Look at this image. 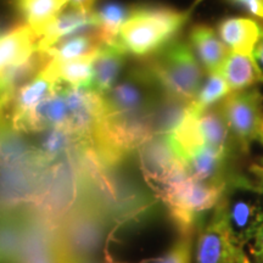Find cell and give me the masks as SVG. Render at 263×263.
<instances>
[{
    "label": "cell",
    "mask_w": 263,
    "mask_h": 263,
    "mask_svg": "<svg viewBox=\"0 0 263 263\" xmlns=\"http://www.w3.org/2000/svg\"><path fill=\"white\" fill-rule=\"evenodd\" d=\"M193 8L177 11L167 8H139L129 12L118 32L117 42L126 52L144 57L153 54L167 43L188 21Z\"/></svg>",
    "instance_id": "cell-1"
},
{
    "label": "cell",
    "mask_w": 263,
    "mask_h": 263,
    "mask_svg": "<svg viewBox=\"0 0 263 263\" xmlns=\"http://www.w3.org/2000/svg\"><path fill=\"white\" fill-rule=\"evenodd\" d=\"M146 70L164 94L192 103L203 83V67L185 41L167 43L151 59Z\"/></svg>",
    "instance_id": "cell-2"
},
{
    "label": "cell",
    "mask_w": 263,
    "mask_h": 263,
    "mask_svg": "<svg viewBox=\"0 0 263 263\" xmlns=\"http://www.w3.org/2000/svg\"><path fill=\"white\" fill-rule=\"evenodd\" d=\"M229 182H201L183 174L159 193L168 207L174 223L180 232L190 234L197 217L215 209L224 196Z\"/></svg>",
    "instance_id": "cell-3"
},
{
    "label": "cell",
    "mask_w": 263,
    "mask_h": 263,
    "mask_svg": "<svg viewBox=\"0 0 263 263\" xmlns=\"http://www.w3.org/2000/svg\"><path fill=\"white\" fill-rule=\"evenodd\" d=\"M235 145L248 154L263 133V95L258 88L232 91L221 101Z\"/></svg>",
    "instance_id": "cell-4"
},
{
    "label": "cell",
    "mask_w": 263,
    "mask_h": 263,
    "mask_svg": "<svg viewBox=\"0 0 263 263\" xmlns=\"http://www.w3.org/2000/svg\"><path fill=\"white\" fill-rule=\"evenodd\" d=\"M103 223L94 206H82L66 213L59 223V238L62 251L68 261L88 259L100 245Z\"/></svg>",
    "instance_id": "cell-5"
},
{
    "label": "cell",
    "mask_w": 263,
    "mask_h": 263,
    "mask_svg": "<svg viewBox=\"0 0 263 263\" xmlns=\"http://www.w3.org/2000/svg\"><path fill=\"white\" fill-rule=\"evenodd\" d=\"M241 252L242 249L235 245L230 234L223 196L197 235L195 263H236Z\"/></svg>",
    "instance_id": "cell-6"
},
{
    "label": "cell",
    "mask_w": 263,
    "mask_h": 263,
    "mask_svg": "<svg viewBox=\"0 0 263 263\" xmlns=\"http://www.w3.org/2000/svg\"><path fill=\"white\" fill-rule=\"evenodd\" d=\"M224 202L233 241L238 248L244 249L263 226V202L244 197L232 200L226 195Z\"/></svg>",
    "instance_id": "cell-7"
},
{
    "label": "cell",
    "mask_w": 263,
    "mask_h": 263,
    "mask_svg": "<svg viewBox=\"0 0 263 263\" xmlns=\"http://www.w3.org/2000/svg\"><path fill=\"white\" fill-rule=\"evenodd\" d=\"M47 65L35 77L18 88L12 95L8 110L11 127L58 89L59 82L55 80Z\"/></svg>",
    "instance_id": "cell-8"
},
{
    "label": "cell",
    "mask_w": 263,
    "mask_h": 263,
    "mask_svg": "<svg viewBox=\"0 0 263 263\" xmlns=\"http://www.w3.org/2000/svg\"><path fill=\"white\" fill-rule=\"evenodd\" d=\"M97 26L95 12L91 10L85 11L73 8L64 14L60 12L57 17L35 32L38 37L39 51H45L62 39L72 37L74 33L80 34L85 29H97Z\"/></svg>",
    "instance_id": "cell-9"
},
{
    "label": "cell",
    "mask_w": 263,
    "mask_h": 263,
    "mask_svg": "<svg viewBox=\"0 0 263 263\" xmlns=\"http://www.w3.org/2000/svg\"><path fill=\"white\" fill-rule=\"evenodd\" d=\"M126 54L118 42L103 43L99 47L93 62L91 90L104 95L114 87L124 66Z\"/></svg>",
    "instance_id": "cell-10"
},
{
    "label": "cell",
    "mask_w": 263,
    "mask_h": 263,
    "mask_svg": "<svg viewBox=\"0 0 263 263\" xmlns=\"http://www.w3.org/2000/svg\"><path fill=\"white\" fill-rule=\"evenodd\" d=\"M232 154L203 145L182 161L188 176L201 182H229L226 176L227 161Z\"/></svg>",
    "instance_id": "cell-11"
},
{
    "label": "cell",
    "mask_w": 263,
    "mask_h": 263,
    "mask_svg": "<svg viewBox=\"0 0 263 263\" xmlns=\"http://www.w3.org/2000/svg\"><path fill=\"white\" fill-rule=\"evenodd\" d=\"M190 45L207 73H219L230 50L223 44L215 29L207 25L194 26Z\"/></svg>",
    "instance_id": "cell-12"
},
{
    "label": "cell",
    "mask_w": 263,
    "mask_h": 263,
    "mask_svg": "<svg viewBox=\"0 0 263 263\" xmlns=\"http://www.w3.org/2000/svg\"><path fill=\"white\" fill-rule=\"evenodd\" d=\"M261 27L251 18L229 17L219 22L217 32L219 39L230 51L252 58L261 34Z\"/></svg>",
    "instance_id": "cell-13"
},
{
    "label": "cell",
    "mask_w": 263,
    "mask_h": 263,
    "mask_svg": "<svg viewBox=\"0 0 263 263\" xmlns=\"http://www.w3.org/2000/svg\"><path fill=\"white\" fill-rule=\"evenodd\" d=\"M39 51L38 37L29 26L0 35V73Z\"/></svg>",
    "instance_id": "cell-14"
},
{
    "label": "cell",
    "mask_w": 263,
    "mask_h": 263,
    "mask_svg": "<svg viewBox=\"0 0 263 263\" xmlns=\"http://www.w3.org/2000/svg\"><path fill=\"white\" fill-rule=\"evenodd\" d=\"M197 129L205 145L230 154L233 153L235 141L230 133L221 103L197 114Z\"/></svg>",
    "instance_id": "cell-15"
},
{
    "label": "cell",
    "mask_w": 263,
    "mask_h": 263,
    "mask_svg": "<svg viewBox=\"0 0 263 263\" xmlns=\"http://www.w3.org/2000/svg\"><path fill=\"white\" fill-rule=\"evenodd\" d=\"M28 213L0 211V263H16L24 244Z\"/></svg>",
    "instance_id": "cell-16"
},
{
    "label": "cell",
    "mask_w": 263,
    "mask_h": 263,
    "mask_svg": "<svg viewBox=\"0 0 263 263\" xmlns=\"http://www.w3.org/2000/svg\"><path fill=\"white\" fill-rule=\"evenodd\" d=\"M219 73L223 76L232 91L249 89L257 82H263L254 58L232 51L226 59Z\"/></svg>",
    "instance_id": "cell-17"
},
{
    "label": "cell",
    "mask_w": 263,
    "mask_h": 263,
    "mask_svg": "<svg viewBox=\"0 0 263 263\" xmlns=\"http://www.w3.org/2000/svg\"><path fill=\"white\" fill-rule=\"evenodd\" d=\"M101 44H103V42H101L98 33L97 34L80 33L77 35L62 39L43 52L49 59V61L64 62L94 54L98 51Z\"/></svg>",
    "instance_id": "cell-18"
},
{
    "label": "cell",
    "mask_w": 263,
    "mask_h": 263,
    "mask_svg": "<svg viewBox=\"0 0 263 263\" xmlns=\"http://www.w3.org/2000/svg\"><path fill=\"white\" fill-rule=\"evenodd\" d=\"M97 52L74 60L48 61V68L58 82H65L68 87L90 88L93 82V62Z\"/></svg>",
    "instance_id": "cell-19"
},
{
    "label": "cell",
    "mask_w": 263,
    "mask_h": 263,
    "mask_svg": "<svg viewBox=\"0 0 263 263\" xmlns=\"http://www.w3.org/2000/svg\"><path fill=\"white\" fill-rule=\"evenodd\" d=\"M67 3L68 0H20V8L35 33L57 17Z\"/></svg>",
    "instance_id": "cell-20"
},
{
    "label": "cell",
    "mask_w": 263,
    "mask_h": 263,
    "mask_svg": "<svg viewBox=\"0 0 263 263\" xmlns=\"http://www.w3.org/2000/svg\"><path fill=\"white\" fill-rule=\"evenodd\" d=\"M129 10L117 3H108L99 11L97 17V33L103 43L117 42L118 32L129 16Z\"/></svg>",
    "instance_id": "cell-21"
},
{
    "label": "cell",
    "mask_w": 263,
    "mask_h": 263,
    "mask_svg": "<svg viewBox=\"0 0 263 263\" xmlns=\"http://www.w3.org/2000/svg\"><path fill=\"white\" fill-rule=\"evenodd\" d=\"M230 93L232 90L221 73H210L203 81L196 98L192 101V105L197 111H203L218 104Z\"/></svg>",
    "instance_id": "cell-22"
},
{
    "label": "cell",
    "mask_w": 263,
    "mask_h": 263,
    "mask_svg": "<svg viewBox=\"0 0 263 263\" xmlns=\"http://www.w3.org/2000/svg\"><path fill=\"white\" fill-rule=\"evenodd\" d=\"M193 233L184 234L183 238L171 248L166 254L161 257L146 259L140 263H192V252H193ZM116 263V262H108Z\"/></svg>",
    "instance_id": "cell-23"
},
{
    "label": "cell",
    "mask_w": 263,
    "mask_h": 263,
    "mask_svg": "<svg viewBox=\"0 0 263 263\" xmlns=\"http://www.w3.org/2000/svg\"><path fill=\"white\" fill-rule=\"evenodd\" d=\"M250 172L254 174L255 183L249 182L248 179L242 178V177H238L235 179H230V184L241 188L244 190L251 193H257L263 195V167L258 163H254L250 166Z\"/></svg>",
    "instance_id": "cell-24"
},
{
    "label": "cell",
    "mask_w": 263,
    "mask_h": 263,
    "mask_svg": "<svg viewBox=\"0 0 263 263\" xmlns=\"http://www.w3.org/2000/svg\"><path fill=\"white\" fill-rule=\"evenodd\" d=\"M227 2L263 21V0H227Z\"/></svg>",
    "instance_id": "cell-25"
},
{
    "label": "cell",
    "mask_w": 263,
    "mask_h": 263,
    "mask_svg": "<svg viewBox=\"0 0 263 263\" xmlns=\"http://www.w3.org/2000/svg\"><path fill=\"white\" fill-rule=\"evenodd\" d=\"M252 255L257 263H263V226L258 230L254 238V246H252Z\"/></svg>",
    "instance_id": "cell-26"
},
{
    "label": "cell",
    "mask_w": 263,
    "mask_h": 263,
    "mask_svg": "<svg viewBox=\"0 0 263 263\" xmlns=\"http://www.w3.org/2000/svg\"><path fill=\"white\" fill-rule=\"evenodd\" d=\"M252 58H254L259 72H261L262 80H263V26L261 27V34H259L258 41L256 43V47L254 49Z\"/></svg>",
    "instance_id": "cell-27"
},
{
    "label": "cell",
    "mask_w": 263,
    "mask_h": 263,
    "mask_svg": "<svg viewBox=\"0 0 263 263\" xmlns=\"http://www.w3.org/2000/svg\"><path fill=\"white\" fill-rule=\"evenodd\" d=\"M11 101V98L0 97V137H2L4 128L6 127V111L9 110V104Z\"/></svg>",
    "instance_id": "cell-28"
},
{
    "label": "cell",
    "mask_w": 263,
    "mask_h": 263,
    "mask_svg": "<svg viewBox=\"0 0 263 263\" xmlns=\"http://www.w3.org/2000/svg\"><path fill=\"white\" fill-rule=\"evenodd\" d=\"M72 6L76 9L85 10V11H90L91 6L94 4V0H68Z\"/></svg>",
    "instance_id": "cell-29"
},
{
    "label": "cell",
    "mask_w": 263,
    "mask_h": 263,
    "mask_svg": "<svg viewBox=\"0 0 263 263\" xmlns=\"http://www.w3.org/2000/svg\"><path fill=\"white\" fill-rule=\"evenodd\" d=\"M236 263H251V262H250V259H249L248 256L245 255V252L242 251L241 254H240V256H239V258H238V261H236Z\"/></svg>",
    "instance_id": "cell-30"
},
{
    "label": "cell",
    "mask_w": 263,
    "mask_h": 263,
    "mask_svg": "<svg viewBox=\"0 0 263 263\" xmlns=\"http://www.w3.org/2000/svg\"><path fill=\"white\" fill-rule=\"evenodd\" d=\"M66 263H94V262H90L89 259H82V261H67Z\"/></svg>",
    "instance_id": "cell-31"
},
{
    "label": "cell",
    "mask_w": 263,
    "mask_h": 263,
    "mask_svg": "<svg viewBox=\"0 0 263 263\" xmlns=\"http://www.w3.org/2000/svg\"><path fill=\"white\" fill-rule=\"evenodd\" d=\"M258 164H261V166L263 167V157H262L261 160H259V163H258Z\"/></svg>",
    "instance_id": "cell-32"
},
{
    "label": "cell",
    "mask_w": 263,
    "mask_h": 263,
    "mask_svg": "<svg viewBox=\"0 0 263 263\" xmlns=\"http://www.w3.org/2000/svg\"><path fill=\"white\" fill-rule=\"evenodd\" d=\"M259 143H261L262 145H263V133H262V137H261V139H259Z\"/></svg>",
    "instance_id": "cell-33"
}]
</instances>
